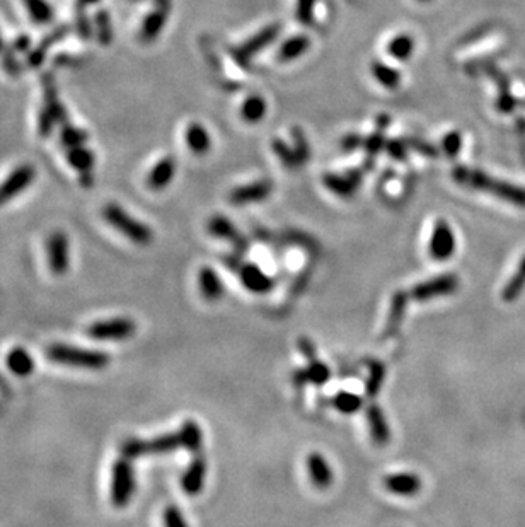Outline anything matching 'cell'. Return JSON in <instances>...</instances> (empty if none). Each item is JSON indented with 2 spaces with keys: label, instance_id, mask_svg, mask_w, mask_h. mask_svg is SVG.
Returning <instances> with one entry per match:
<instances>
[{
  "label": "cell",
  "instance_id": "d4e9b609",
  "mask_svg": "<svg viewBox=\"0 0 525 527\" xmlns=\"http://www.w3.org/2000/svg\"><path fill=\"white\" fill-rule=\"evenodd\" d=\"M408 306V293L406 292H396L391 302V313L387 318V326H386V336L394 335L396 331L401 326L404 313H406Z\"/></svg>",
  "mask_w": 525,
  "mask_h": 527
},
{
  "label": "cell",
  "instance_id": "52a82bcc",
  "mask_svg": "<svg viewBox=\"0 0 525 527\" xmlns=\"http://www.w3.org/2000/svg\"><path fill=\"white\" fill-rule=\"evenodd\" d=\"M137 333L135 321L130 318H111L96 321L88 328V335L97 341H123Z\"/></svg>",
  "mask_w": 525,
  "mask_h": 527
},
{
  "label": "cell",
  "instance_id": "30bf717a",
  "mask_svg": "<svg viewBox=\"0 0 525 527\" xmlns=\"http://www.w3.org/2000/svg\"><path fill=\"white\" fill-rule=\"evenodd\" d=\"M46 253H48V265L51 273L62 276L70 266V254H68V236L63 231H53L46 239Z\"/></svg>",
  "mask_w": 525,
  "mask_h": 527
},
{
  "label": "cell",
  "instance_id": "603a6c76",
  "mask_svg": "<svg viewBox=\"0 0 525 527\" xmlns=\"http://www.w3.org/2000/svg\"><path fill=\"white\" fill-rule=\"evenodd\" d=\"M7 367L14 375L26 377L34 372V358L29 355L28 350L23 347H16L9 352Z\"/></svg>",
  "mask_w": 525,
  "mask_h": 527
},
{
  "label": "cell",
  "instance_id": "5bb4252c",
  "mask_svg": "<svg viewBox=\"0 0 525 527\" xmlns=\"http://www.w3.org/2000/svg\"><path fill=\"white\" fill-rule=\"evenodd\" d=\"M205 478H206L205 457L198 454L195 459L191 461V464L188 466V469L184 471L183 478H181V488H183L184 494L188 495L201 494L205 485Z\"/></svg>",
  "mask_w": 525,
  "mask_h": 527
},
{
  "label": "cell",
  "instance_id": "d6986e66",
  "mask_svg": "<svg viewBox=\"0 0 525 527\" xmlns=\"http://www.w3.org/2000/svg\"><path fill=\"white\" fill-rule=\"evenodd\" d=\"M174 174H176L174 157L169 155V157L161 159V161H159L149 172L147 178L149 188L154 189V192H162V189L174 179Z\"/></svg>",
  "mask_w": 525,
  "mask_h": 527
},
{
  "label": "cell",
  "instance_id": "7a4b0ae2",
  "mask_svg": "<svg viewBox=\"0 0 525 527\" xmlns=\"http://www.w3.org/2000/svg\"><path fill=\"white\" fill-rule=\"evenodd\" d=\"M46 357L55 364H62L75 369L85 370H102L110 365L111 358L107 353L99 350H89L80 347H72L65 343H53L46 348Z\"/></svg>",
  "mask_w": 525,
  "mask_h": 527
},
{
  "label": "cell",
  "instance_id": "d590c367",
  "mask_svg": "<svg viewBox=\"0 0 525 527\" xmlns=\"http://www.w3.org/2000/svg\"><path fill=\"white\" fill-rule=\"evenodd\" d=\"M307 46H309L307 38H304V36L292 38V40H288L285 45L282 46V50H280V58L294 60L299 57V55H302L304 51L307 50Z\"/></svg>",
  "mask_w": 525,
  "mask_h": 527
},
{
  "label": "cell",
  "instance_id": "7c38bea8",
  "mask_svg": "<svg viewBox=\"0 0 525 527\" xmlns=\"http://www.w3.org/2000/svg\"><path fill=\"white\" fill-rule=\"evenodd\" d=\"M234 268L239 273L240 280H243V285L248 288V291H251L255 293H266L275 287L273 280H271L265 271H261L260 266L238 263V265H234Z\"/></svg>",
  "mask_w": 525,
  "mask_h": 527
},
{
  "label": "cell",
  "instance_id": "ffe728a7",
  "mask_svg": "<svg viewBox=\"0 0 525 527\" xmlns=\"http://www.w3.org/2000/svg\"><path fill=\"white\" fill-rule=\"evenodd\" d=\"M271 193V183L268 181H256L253 184L234 189L230 193V202L234 205H246V203H256L268 198Z\"/></svg>",
  "mask_w": 525,
  "mask_h": 527
},
{
  "label": "cell",
  "instance_id": "2e32d148",
  "mask_svg": "<svg viewBox=\"0 0 525 527\" xmlns=\"http://www.w3.org/2000/svg\"><path fill=\"white\" fill-rule=\"evenodd\" d=\"M167 16H169V6H167L166 2L154 9V11L145 17L144 24H142L140 40L144 43H150L156 40V38L159 36V33L164 29Z\"/></svg>",
  "mask_w": 525,
  "mask_h": 527
},
{
  "label": "cell",
  "instance_id": "f35d334b",
  "mask_svg": "<svg viewBox=\"0 0 525 527\" xmlns=\"http://www.w3.org/2000/svg\"><path fill=\"white\" fill-rule=\"evenodd\" d=\"M63 33H65V29H62V31H60V29H58V31H57V33H53V34H51V36H48V40H45V41H43V43H41V45H40V46H38V48L33 51V53H31V57H29V62H31L34 67H38V66H40V63L43 62V57H45L46 50H48V46L51 45V43H55V41H57V40H58V38H62V36H63Z\"/></svg>",
  "mask_w": 525,
  "mask_h": 527
},
{
  "label": "cell",
  "instance_id": "8992f818",
  "mask_svg": "<svg viewBox=\"0 0 525 527\" xmlns=\"http://www.w3.org/2000/svg\"><path fill=\"white\" fill-rule=\"evenodd\" d=\"M43 84H45V105H43V110L40 113V123H38V127H40L41 137H48L51 130H53L55 123H67V113L58 99L53 79L51 77H45Z\"/></svg>",
  "mask_w": 525,
  "mask_h": 527
},
{
  "label": "cell",
  "instance_id": "8d00e7d4",
  "mask_svg": "<svg viewBox=\"0 0 525 527\" xmlns=\"http://www.w3.org/2000/svg\"><path fill=\"white\" fill-rule=\"evenodd\" d=\"M372 72L376 73L377 80L381 84H384L386 88H396L399 84V73L394 68L382 66V63H376L372 68Z\"/></svg>",
  "mask_w": 525,
  "mask_h": 527
},
{
  "label": "cell",
  "instance_id": "7402d4cb",
  "mask_svg": "<svg viewBox=\"0 0 525 527\" xmlns=\"http://www.w3.org/2000/svg\"><path fill=\"white\" fill-rule=\"evenodd\" d=\"M206 229H208L210 234L218 237V239L232 241V243L238 244L239 248H246V244H244V239L240 237L238 229L234 227V224H232L229 219L222 217V215H215V217L210 219Z\"/></svg>",
  "mask_w": 525,
  "mask_h": 527
},
{
  "label": "cell",
  "instance_id": "6da1fadb",
  "mask_svg": "<svg viewBox=\"0 0 525 527\" xmlns=\"http://www.w3.org/2000/svg\"><path fill=\"white\" fill-rule=\"evenodd\" d=\"M454 179H457L460 184H466L469 188L492 193V195L502 198V200H505L507 203H511V205L525 209L524 188L515 187V184L507 183V181L489 178L486 172L467 169V167H459V169L454 171Z\"/></svg>",
  "mask_w": 525,
  "mask_h": 527
},
{
  "label": "cell",
  "instance_id": "60d3db41",
  "mask_svg": "<svg viewBox=\"0 0 525 527\" xmlns=\"http://www.w3.org/2000/svg\"><path fill=\"white\" fill-rule=\"evenodd\" d=\"M443 145H445L447 154H450V155L457 154L460 150V135H459V133L452 132L450 135H447L445 140H443Z\"/></svg>",
  "mask_w": 525,
  "mask_h": 527
},
{
  "label": "cell",
  "instance_id": "4fadbf2b",
  "mask_svg": "<svg viewBox=\"0 0 525 527\" xmlns=\"http://www.w3.org/2000/svg\"><path fill=\"white\" fill-rule=\"evenodd\" d=\"M384 486L399 496H415L421 491V478L415 473H394L384 478Z\"/></svg>",
  "mask_w": 525,
  "mask_h": 527
},
{
  "label": "cell",
  "instance_id": "b9f144b4",
  "mask_svg": "<svg viewBox=\"0 0 525 527\" xmlns=\"http://www.w3.org/2000/svg\"><path fill=\"white\" fill-rule=\"evenodd\" d=\"M299 350L302 352V355L307 358L309 362L316 360V347H314V343L309 338H305V336H302V338L299 340Z\"/></svg>",
  "mask_w": 525,
  "mask_h": 527
},
{
  "label": "cell",
  "instance_id": "ac0fdd59",
  "mask_svg": "<svg viewBox=\"0 0 525 527\" xmlns=\"http://www.w3.org/2000/svg\"><path fill=\"white\" fill-rule=\"evenodd\" d=\"M307 468H309V474H311L312 483L321 490L328 488L331 483L334 481V474L331 466L326 461V457L319 454V452H312L307 457Z\"/></svg>",
  "mask_w": 525,
  "mask_h": 527
},
{
  "label": "cell",
  "instance_id": "5b68a950",
  "mask_svg": "<svg viewBox=\"0 0 525 527\" xmlns=\"http://www.w3.org/2000/svg\"><path fill=\"white\" fill-rule=\"evenodd\" d=\"M135 488L137 479L132 461L122 456L115 462L113 471H111L110 499L113 507L124 508L127 505H130L133 495H135Z\"/></svg>",
  "mask_w": 525,
  "mask_h": 527
},
{
  "label": "cell",
  "instance_id": "7bdbcfd3",
  "mask_svg": "<svg viewBox=\"0 0 525 527\" xmlns=\"http://www.w3.org/2000/svg\"><path fill=\"white\" fill-rule=\"evenodd\" d=\"M312 2L314 0H299V14L302 19H309L311 17Z\"/></svg>",
  "mask_w": 525,
  "mask_h": 527
},
{
  "label": "cell",
  "instance_id": "44dd1931",
  "mask_svg": "<svg viewBox=\"0 0 525 527\" xmlns=\"http://www.w3.org/2000/svg\"><path fill=\"white\" fill-rule=\"evenodd\" d=\"M198 282H200L201 296L210 302L221 299V297L223 296V291H226V288H223L221 276H218L217 271L210 266L201 268L200 275H198Z\"/></svg>",
  "mask_w": 525,
  "mask_h": 527
},
{
  "label": "cell",
  "instance_id": "cb8c5ba5",
  "mask_svg": "<svg viewBox=\"0 0 525 527\" xmlns=\"http://www.w3.org/2000/svg\"><path fill=\"white\" fill-rule=\"evenodd\" d=\"M186 144L193 154L203 155L210 150L212 138L201 123H189L186 128Z\"/></svg>",
  "mask_w": 525,
  "mask_h": 527
},
{
  "label": "cell",
  "instance_id": "9a60e30c",
  "mask_svg": "<svg viewBox=\"0 0 525 527\" xmlns=\"http://www.w3.org/2000/svg\"><path fill=\"white\" fill-rule=\"evenodd\" d=\"M367 423L370 430V437L377 446H386L391 442V427L386 420V414L381 406L370 405L367 409Z\"/></svg>",
  "mask_w": 525,
  "mask_h": 527
},
{
  "label": "cell",
  "instance_id": "f1b7e54d",
  "mask_svg": "<svg viewBox=\"0 0 525 527\" xmlns=\"http://www.w3.org/2000/svg\"><path fill=\"white\" fill-rule=\"evenodd\" d=\"M26 11L38 24H48L53 19V7L48 0H23Z\"/></svg>",
  "mask_w": 525,
  "mask_h": 527
},
{
  "label": "cell",
  "instance_id": "ee69618b",
  "mask_svg": "<svg viewBox=\"0 0 525 527\" xmlns=\"http://www.w3.org/2000/svg\"><path fill=\"white\" fill-rule=\"evenodd\" d=\"M97 2H101V0H77V9H88Z\"/></svg>",
  "mask_w": 525,
  "mask_h": 527
},
{
  "label": "cell",
  "instance_id": "277c9868",
  "mask_svg": "<svg viewBox=\"0 0 525 527\" xmlns=\"http://www.w3.org/2000/svg\"><path fill=\"white\" fill-rule=\"evenodd\" d=\"M179 447H183L181 435H179V432H174V434L159 435V437L152 439V440H142L137 437H130L122 444L120 451H122L123 457L133 461V459H137V457L149 456V454H167V452L178 451Z\"/></svg>",
  "mask_w": 525,
  "mask_h": 527
},
{
  "label": "cell",
  "instance_id": "74e56055",
  "mask_svg": "<svg viewBox=\"0 0 525 527\" xmlns=\"http://www.w3.org/2000/svg\"><path fill=\"white\" fill-rule=\"evenodd\" d=\"M162 522H164V527H189L186 519H184L183 512H181L176 505H167L164 508Z\"/></svg>",
  "mask_w": 525,
  "mask_h": 527
},
{
  "label": "cell",
  "instance_id": "9c48e42d",
  "mask_svg": "<svg viewBox=\"0 0 525 527\" xmlns=\"http://www.w3.org/2000/svg\"><path fill=\"white\" fill-rule=\"evenodd\" d=\"M36 179V169L33 164H21L6 179L0 183V207L7 205L12 198L26 192V188Z\"/></svg>",
  "mask_w": 525,
  "mask_h": 527
},
{
  "label": "cell",
  "instance_id": "f546056e",
  "mask_svg": "<svg viewBox=\"0 0 525 527\" xmlns=\"http://www.w3.org/2000/svg\"><path fill=\"white\" fill-rule=\"evenodd\" d=\"M386 377V365L382 362L373 360L368 364V379L365 384V391H367L368 397H376L381 391L382 384H384Z\"/></svg>",
  "mask_w": 525,
  "mask_h": 527
},
{
  "label": "cell",
  "instance_id": "f6af8a7d",
  "mask_svg": "<svg viewBox=\"0 0 525 527\" xmlns=\"http://www.w3.org/2000/svg\"><path fill=\"white\" fill-rule=\"evenodd\" d=\"M0 48H2V41H0Z\"/></svg>",
  "mask_w": 525,
  "mask_h": 527
},
{
  "label": "cell",
  "instance_id": "ba28073f",
  "mask_svg": "<svg viewBox=\"0 0 525 527\" xmlns=\"http://www.w3.org/2000/svg\"><path fill=\"white\" fill-rule=\"evenodd\" d=\"M459 288V276L454 273H443L433 278L425 280L411 288V299L416 302H427L437 297H445L450 293L457 292Z\"/></svg>",
  "mask_w": 525,
  "mask_h": 527
},
{
  "label": "cell",
  "instance_id": "3957f363",
  "mask_svg": "<svg viewBox=\"0 0 525 527\" xmlns=\"http://www.w3.org/2000/svg\"><path fill=\"white\" fill-rule=\"evenodd\" d=\"M102 217L111 227L116 229L120 234L132 241V243L139 246H147L152 243L154 232L147 224L140 222L135 217H132L127 210H123L122 207L116 205V203H107L102 209Z\"/></svg>",
  "mask_w": 525,
  "mask_h": 527
},
{
  "label": "cell",
  "instance_id": "836d02e7",
  "mask_svg": "<svg viewBox=\"0 0 525 527\" xmlns=\"http://www.w3.org/2000/svg\"><path fill=\"white\" fill-rule=\"evenodd\" d=\"M266 115V103L262 101L260 96H251L246 99L243 106V116L246 118V122L258 123L261 122L262 116Z\"/></svg>",
  "mask_w": 525,
  "mask_h": 527
},
{
  "label": "cell",
  "instance_id": "8fae6325",
  "mask_svg": "<svg viewBox=\"0 0 525 527\" xmlns=\"http://www.w3.org/2000/svg\"><path fill=\"white\" fill-rule=\"evenodd\" d=\"M455 248H457V243H455L454 231H452L449 222L437 220L432 237H430V254H432V258L437 261L450 260L452 254L455 253Z\"/></svg>",
  "mask_w": 525,
  "mask_h": 527
},
{
  "label": "cell",
  "instance_id": "4dcf8cb0",
  "mask_svg": "<svg viewBox=\"0 0 525 527\" xmlns=\"http://www.w3.org/2000/svg\"><path fill=\"white\" fill-rule=\"evenodd\" d=\"M364 405V400L355 392L348 391H339L336 396L333 397V406L343 414H353L356 413Z\"/></svg>",
  "mask_w": 525,
  "mask_h": 527
},
{
  "label": "cell",
  "instance_id": "e0dca14e",
  "mask_svg": "<svg viewBox=\"0 0 525 527\" xmlns=\"http://www.w3.org/2000/svg\"><path fill=\"white\" fill-rule=\"evenodd\" d=\"M331 370L329 367L321 360L309 362L305 369L297 370L294 374V384L297 386H304V384H314V386H322L329 381Z\"/></svg>",
  "mask_w": 525,
  "mask_h": 527
},
{
  "label": "cell",
  "instance_id": "83f0119b",
  "mask_svg": "<svg viewBox=\"0 0 525 527\" xmlns=\"http://www.w3.org/2000/svg\"><path fill=\"white\" fill-rule=\"evenodd\" d=\"M524 291H525V256L520 260L517 271H515L514 276L509 280V283L503 288L502 297L505 302H514L519 299L520 293Z\"/></svg>",
  "mask_w": 525,
  "mask_h": 527
},
{
  "label": "cell",
  "instance_id": "1f68e13d",
  "mask_svg": "<svg viewBox=\"0 0 525 527\" xmlns=\"http://www.w3.org/2000/svg\"><path fill=\"white\" fill-rule=\"evenodd\" d=\"M94 29H96L97 41L101 45L107 46L113 41V24H111V16L107 14V11H99L96 17H94Z\"/></svg>",
  "mask_w": 525,
  "mask_h": 527
},
{
  "label": "cell",
  "instance_id": "484cf974",
  "mask_svg": "<svg viewBox=\"0 0 525 527\" xmlns=\"http://www.w3.org/2000/svg\"><path fill=\"white\" fill-rule=\"evenodd\" d=\"M179 435L183 447L186 449V451L193 452V454H198V452H200L201 444H203V434H201V429L198 423L193 420H186L181 425Z\"/></svg>",
  "mask_w": 525,
  "mask_h": 527
},
{
  "label": "cell",
  "instance_id": "d6a6232c",
  "mask_svg": "<svg viewBox=\"0 0 525 527\" xmlns=\"http://www.w3.org/2000/svg\"><path fill=\"white\" fill-rule=\"evenodd\" d=\"M89 140V133L80 130V128L72 127V125H63L62 133H60V142L65 149H72V147L84 145Z\"/></svg>",
  "mask_w": 525,
  "mask_h": 527
},
{
  "label": "cell",
  "instance_id": "e575fe53",
  "mask_svg": "<svg viewBox=\"0 0 525 527\" xmlns=\"http://www.w3.org/2000/svg\"><path fill=\"white\" fill-rule=\"evenodd\" d=\"M415 48V41L408 34H401V36H396L393 41L389 43V53L398 60H406L413 53Z\"/></svg>",
  "mask_w": 525,
  "mask_h": 527
},
{
  "label": "cell",
  "instance_id": "ab89813d",
  "mask_svg": "<svg viewBox=\"0 0 525 527\" xmlns=\"http://www.w3.org/2000/svg\"><path fill=\"white\" fill-rule=\"evenodd\" d=\"M77 31H79L83 40H90V34H92V26L89 23V17L85 14L84 9H77Z\"/></svg>",
  "mask_w": 525,
  "mask_h": 527
},
{
  "label": "cell",
  "instance_id": "4316f807",
  "mask_svg": "<svg viewBox=\"0 0 525 527\" xmlns=\"http://www.w3.org/2000/svg\"><path fill=\"white\" fill-rule=\"evenodd\" d=\"M67 161L74 169L83 172V176H85L89 174L94 166V154L84 145L72 147V149H67Z\"/></svg>",
  "mask_w": 525,
  "mask_h": 527
}]
</instances>
